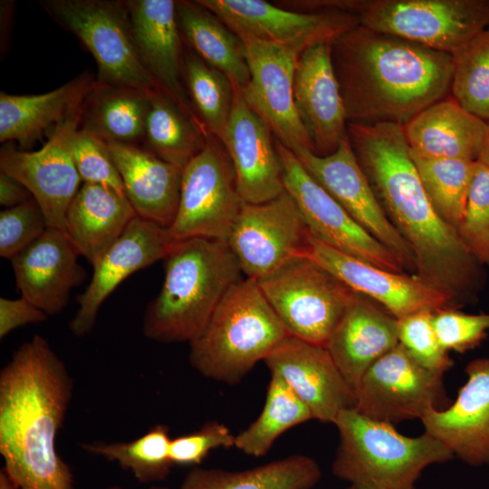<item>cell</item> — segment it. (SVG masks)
Here are the masks:
<instances>
[{
    "mask_svg": "<svg viewBox=\"0 0 489 489\" xmlns=\"http://www.w3.org/2000/svg\"><path fill=\"white\" fill-rule=\"evenodd\" d=\"M347 134L378 200L414 254L416 274L456 307L471 302L484 284L482 264L432 206L403 126L348 122Z\"/></svg>",
    "mask_w": 489,
    "mask_h": 489,
    "instance_id": "1",
    "label": "cell"
},
{
    "mask_svg": "<svg viewBox=\"0 0 489 489\" xmlns=\"http://www.w3.org/2000/svg\"><path fill=\"white\" fill-rule=\"evenodd\" d=\"M73 393L65 363L43 336L22 343L0 371V454L15 489H72L56 450Z\"/></svg>",
    "mask_w": 489,
    "mask_h": 489,
    "instance_id": "2",
    "label": "cell"
},
{
    "mask_svg": "<svg viewBox=\"0 0 489 489\" xmlns=\"http://www.w3.org/2000/svg\"><path fill=\"white\" fill-rule=\"evenodd\" d=\"M348 122L401 126L451 94L446 53L362 25L331 44Z\"/></svg>",
    "mask_w": 489,
    "mask_h": 489,
    "instance_id": "3",
    "label": "cell"
},
{
    "mask_svg": "<svg viewBox=\"0 0 489 489\" xmlns=\"http://www.w3.org/2000/svg\"><path fill=\"white\" fill-rule=\"evenodd\" d=\"M164 262L163 284L145 310L142 331L158 342L190 343L242 271L226 241L211 238L174 241Z\"/></svg>",
    "mask_w": 489,
    "mask_h": 489,
    "instance_id": "4",
    "label": "cell"
},
{
    "mask_svg": "<svg viewBox=\"0 0 489 489\" xmlns=\"http://www.w3.org/2000/svg\"><path fill=\"white\" fill-rule=\"evenodd\" d=\"M333 424L339 446L332 472L355 489H415L427 466L454 457L446 445L427 432L406 436L393 424L355 408L340 412Z\"/></svg>",
    "mask_w": 489,
    "mask_h": 489,
    "instance_id": "5",
    "label": "cell"
},
{
    "mask_svg": "<svg viewBox=\"0 0 489 489\" xmlns=\"http://www.w3.org/2000/svg\"><path fill=\"white\" fill-rule=\"evenodd\" d=\"M288 335L257 282L241 279L189 343V363L207 379L237 384Z\"/></svg>",
    "mask_w": 489,
    "mask_h": 489,
    "instance_id": "6",
    "label": "cell"
},
{
    "mask_svg": "<svg viewBox=\"0 0 489 489\" xmlns=\"http://www.w3.org/2000/svg\"><path fill=\"white\" fill-rule=\"evenodd\" d=\"M40 4L92 54L98 83L147 92L160 89L138 52L125 1L44 0Z\"/></svg>",
    "mask_w": 489,
    "mask_h": 489,
    "instance_id": "7",
    "label": "cell"
},
{
    "mask_svg": "<svg viewBox=\"0 0 489 489\" xmlns=\"http://www.w3.org/2000/svg\"><path fill=\"white\" fill-rule=\"evenodd\" d=\"M360 24L454 53L489 26V0H349Z\"/></svg>",
    "mask_w": 489,
    "mask_h": 489,
    "instance_id": "8",
    "label": "cell"
},
{
    "mask_svg": "<svg viewBox=\"0 0 489 489\" xmlns=\"http://www.w3.org/2000/svg\"><path fill=\"white\" fill-rule=\"evenodd\" d=\"M257 283L290 335L321 346H325L345 309L358 295L302 255Z\"/></svg>",
    "mask_w": 489,
    "mask_h": 489,
    "instance_id": "9",
    "label": "cell"
},
{
    "mask_svg": "<svg viewBox=\"0 0 489 489\" xmlns=\"http://www.w3.org/2000/svg\"><path fill=\"white\" fill-rule=\"evenodd\" d=\"M242 202L230 157L223 143L210 135L182 169L178 207L168 231L174 241H226Z\"/></svg>",
    "mask_w": 489,
    "mask_h": 489,
    "instance_id": "10",
    "label": "cell"
},
{
    "mask_svg": "<svg viewBox=\"0 0 489 489\" xmlns=\"http://www.w3.org/2000/svg\"><path fill=\"white\" fill-rule=\"evenodd\" d=\"M443 375L419 365L398 343L363 375L355 409L389 424L421 420L429 411L443 410L452 404Z\"/></svg>",
    "mask_w": 489,
    "mask_h": 489,
    "instance_id": "11",
    "label": "cell"
},
{
    "mask_svg": "<svg viewBox=\"0 0 489 489\" xmlns=\"http://www.w3.org/2000/svg\"><path fill=\"white\" fill-rule=\"evenodd\" d=\"M308 236L296 203L284 190L264 203L242 202L226 243L242 273L258 282L302 255Z\"/></svg>",
    "mask_w": 489,
    "mask_h": 489,
    "instance_id": "12",
    "label": "cell"
},
{
    "mask_svg": "<svg viewBox=\"0 0 489 489\" xmlns=\"http://www.w3.org/2000/svg\"><path fill=\"white\" fill-rule=\"evenodd\" d=\"M284 189L296 203L309 234L340 252L394 273H404L397 258L365 231L307 172L296 156L274 141Z\"/></svg>",
    "mask_w": 489,
    "mask_h": 489,
    "instance_id": "13",
    "label": "cell"
},
{
    "mask_svg": "<svg viewBox=\"0 0 489 489\" xmlns=\"http://www.w3.org/2000/svg\"><path fill=\"white\" fill-rule=\"evenodd\" d=\"M197 1L239 37L273 43L300 54L314 45L331 44L360 25L356 14L337 9L304 13L263 0Z\"/></svg>",
    "mask_w": 489,
    "mask_h": 489,
    "instance_id": "14",
    "label": "cell"
},
{
    "mask_svg": "<svg viewBox=\"0 0 489 489\" xmlns=\"http://www.w3.org/2000/svg\"><path fill=\"white\" fill-rule=\"evenodd\" d=\"M293 154L346 212L397 258L404 270L416 273L414 254L378 200L348 134L328 156H319L310 149Z\"/></svg>",
    "mask_w": 489,
    "mask_h": 489,
    "instance_id": "15",
    "label": "cell"
},
{
    "mask_svg": "<svg viewBox=\"0 0 489 489\" xmlns=\"http://www.w3.org/2000/svg\"><path fill=\"white\" fill-rule=\"evenodd\" d=\"M244 43L250 79L240 88L248 106L263 120L276 140L295 153L314 152L293 101V75L297 52L250 36Z\"/></svg>",
    "mask_w": 489,
    "mask_h": 489,
    "instance_id": "16",
    "label": "cell"
},
{
    "mask_svg": "<svg viewBox=\"0 0 489 489\" xmlns=\"http://www.w3.org/2000/svg\"><path fill=\"white\" fill-rule=\"evenodd\" d=\"M396 319L422 312L457 308L453 300L416 273H394L340 252L310 234L302 253Z\"/></svg>",
    "mask_w": 489,
    "mask_h": 489,
    "instance_id": "17",
    "label": "cell"
},
{
    "mask_svg": "<svg viewBox=\"0 0 489 489\" xmlns=\"http://www.w3.org/2000/svg\"><path fill=\"white\" fill-rule=\"evenodd\" d=\"M81 113L53 128L48 141L38 150L11 146L0 150V171L15 178L31 193L48 227L65 233L68 207L82 183L68 148L69 131L80 122Z\"/></svg>",
    "mask_w": 489,
    "mask_h": 489,
    "instance_id": "18",
    "label": "cell"
},
{
    "mask_svg": "<svg viewBox=\"0 0 489 489\" xmlns=\"http://www.w3.org/2000/svg\"><path fill=\"white\" fill-rule=\"evenodd\" d=\"M264 363L306 405L313 419L333 424L340 412L356 408V391L324 346L288 335Z\"/></svg>",
    "mask_w": 489,
    "mask_h": 489,
    "instance_id": "19",
    "label": "cell"
},
{
    "mask_svg": "<svg viewBox=\"0 0 489 489\" xmlns=\"http://www.w3.org/2000/svg\"><path fill=\"white\" fill-rule=\"evenodd\" d=\"M173 243L168 228L138 216L134 217L93 266L91 279L78 296L79 308L69 324L72 334H89L101 306L119 284L137 271L164 260Z\"/></svg>",
    "mask_w": 489,
    "mask_h": 489,
    "instance_id": "20",
    "label": "cell"
},
{
    "mask_svg": "<svg viewBox=\"0 0 489 489\" xmlns=\"http://www.w3.org/2000/svg\"><path fill=\"white\" fill-rule=\"evenodd\" d=\"M272 134L248 106L240 87L234 85L233 108L222 143L232 161L243 202L264 203L285 190Z\"/></svg>",
    "mask_w": 489,
    "mask_h": 489,
    "instance_id": "21",
    "label": "cell"
},
{
    "mask_svg": "<svg viewBox=\"0 0 489 489\" xmlns=\"http://www.w3.org/2000/svg\"><path fill=\"white\" fill-rule=\"evenodd\" d=\"M293 101L314 152L328 156L347 135L348 119L331 62V44H318L298 57Z\"/></svg>",
    "mask_w": 489,
    "mask_h": 489,
    "instance_id": "22",
    "label": "cell"
},
{
    "mask_svg": "<svg viewBox=\"0 0 489 489\" xmlns=\"http://www.w3.org/2000/svg\"><path fill=\"white\" fill-rule=\"evenodd\" d=\"M79 255L65 232L47 227L10 260L21 296L47 316L60 313L68 304L72 289L86 279Z\"/></svg>",
    "mask_w": 489,
    "mask_h": 489,
    "instance_id": "23",
    "label": "cell"
},
{
    "mask_svg": "<svg viewBox=\"0 0 489 489\" xmlns=\"http://www.w3.org/2000/svg\"><path fill=\"white\" fill-rule=\"evenodd\" d=\"M138 52L158 86L188 115L196 116L184 83L183 38L176 1H125ZM202 124V123H201Z\"/></svg>",
    "mask_w": 489,
    "mask_h": 489,
    "instance_id": "24",
    "label": "cell"
},
{
    "mask_svg": "<svg viewBox=\"0 0 489 489\" xmlns=\"http://www.w3.org/2000/svg\"><path fill=\"white\" fill-rule=\"evenodd\" d=\"M467 380L455 402L431 410L422 419L425 432L446 445L454 457L473 465H489V359L465 368Z\"/></svg>",
    "mask_w": 489,
    "mask_h": 489,
    "instance_id": "25",
    "label": "cell"
},
{
    "mask_svg": "<svg viewBox=\"0 0 489 489\" xmlns=\"http://www.w3.org/2000/svg\"><path fill=\"white\" fill-rule=\"evenodd\" d=\"M398 319L358 294L347 306L325 348L356 391L368 369L398 344Z\"/></svg>",
    "mask_w": 489,
    "mask_h": 489,
    "instance_id": "26",
    "label": "cell"
},
{
    "mask_svg": "<svg viewBox=\"0 0 489 489\" xmlns=\"http://www.w3.org/2000/svg\"><path fill=\"white\" fill-rule=\"evenodd\" d=\"M107 143L137 216L168 228L178 207L182 168L140 145Z\"/></svg>",
    "mask_w": 489,
    "mask_h": 489,
    "instance_id": "27",
    "label": "cell"
},
{
    "mask_svg": "<svg viewBox=\"0 0 489 489\" xmlns=\"http://www.w3.org/2000/svg\"><path fill=\"white\" fill-rule=\"evenodd\" d=\"M488 122L464 109L450 94L403 126L410 153L429 158L478 160Z\"/></svg>",
    "mask_w": 489,
    "mask_h": 489,
    "instance_id": "28",
    "label": "cell"
},
{
    "mask_svg": "<svg viewBox=\"0 0 489 489\" xmlns=\"http://www.w3.org/2000/svg\"><path fill=\"white\" fill-rule=\"evenodd\" d=\"M97 80L84 72L59 88L37 95L0 93V141L31 145L50 127L79 115Z\"/></svg>",
    "mask_w": 489,
    "mask_h": 489,
    "instance_id": "29",
    "label": "cell"
},
{
    "mask_svg": "<svg viewBox=\"0 0 489 489\" xmlns=\"http://www.w3.org/2000/svg\"><path fill=\"white\" fill-rule=\"evenodd\" d=\"M136 216L126 196L105 186L82 183L66 213V233L93 267Z\"/></svg>",
    "mask_w": 489,
    "mask_h": 489,
    "instance_id": "30",
    "label": "cell"
},
{
    "mask_svg": "<svg viewBox=\"0 0 489 489\" xmlns=\"http://www.w3.org/2000/svg\"><path fill=\"white\" fill-rule=\"evenodd\" d=\"M176 12L183 41L191 51L244 88L250 74L241 38L197 1H176Z\"/></svg>",
    "mask_w": 489,
    "mask_h": 489,
    "instance_id": "31",
    "label": "cell"
},
{
    "mask_svg": "<svg viewBox=\"0 0 489 489\" xmlns=\"http://www.w3.org/2000/svg\"><path fill=\"white\" fill-rule=\"evenodd\" d=\"M150 93L96 82L82 109L80 126L106 142H143Z\"/></svg>",
    "mask_w": 489,
    "mask_h": 489,
    "instance_id": "32",
    "label": "cell"
},
{
    "mask_svg": "<svg viewBox=\"0 0 489 489\" xmlns=\"http://www.w3.org/2000/svg\"><path fill=\"white\" fill-rule=\"evenodd\" d=\"M209 134L161 88L150 93L143 143L161 159L184 168L206 146Z\"/></svg>",
    "mask_w": 489,
    "mask_h": 489,
    "instance_id": "33",
    "label": "cell"
},
{
    "mask_svg": "<svg viewBox=\"0 0 489 489\" xmlns=\"http://www.w3.org/2000/svg\"><path fill=\"white\" fill-rule=\"evenodd\" d=\"M321 475L315 460L294 455L244 471L195 468L180 489H312Z\"/></svg>",
    "mask_w": 489,
    "mask_h": 489,
    "instance_id": "34",
    "label": "cell"
},
{
    "mask_svg": "<svg viewBox=\"0 0 489 489\" xmlns=\"http://www.w3.org/2000/svg\"><path fill=\"white\" fill-rule=\"evenodd\" d=\"M313 419L306 405L276 374H271L264 408L259 417L235 436V447L261 457L286 430Z\"/></svg>",
    "mask_w": 489,
    "mask_h": 489,
    "instance_id": "35",
    "label": "cell"
},
{
    "mask_svg": "<svg viewBox=\"0 0 489 489\" xmlns=\"http://www.w3.org/2000/svg\"><path fill=\"white\" fill-rule=\"evenodd\" d=\"M184 83L194 112L207 133L221 142L234 101V84L192 51L185 53Z\"/></svg>",
    "mask_w": 489,
    "mask_h": 489,
    "instance_id": "36",
    "label": "cell"
},
{
    "mask_svg": "<svg viewBox=\"0 0 489 489\" xmlns=\"http://www.w3.org/2000/svg\"><path fill=\"white\" fill-rule=\"evenodd\" d=\"M411 157L435 211L457 232L465 210L475 161L429 158L412 154Z\"/></svg>",
    "mask_w": 489,
    "mask_h": 489,
    "instance_id": "37",
    "label": "cell"
},
{
    "mask_svg": "<svg viewBox=\"0 0 489 489\" xmlns=\"http://www.w3.org/2000/svg\"><path fill=\"white\" fill-rule=\"evenodd\" d=\"M171 439L167 426L156 425L131 441L84 443L82 448L116 462L139 482L149 483L164 479L174 465L170 458Z\"/></svg>",
    "mask_w": 489,
    "mask_h": 489,
    "instance_id": "38",
    "label": "cell"
},
{
    "mask_svg": "<svg viewBox=\"0 0 489 489\" xmlns=\"http://www.w3.org/2000/svg\"><path fill=\"white\" fill-rule=\"evenodd\" d=\"M451 55V95L464 109L489 122V26Z\"/></svg>",
    "mask_w": 489,
    "mask_h": 489,
    "instance_id": "39",
    "label": "cell"
},
{
    "mask_svg": "<svg viewBox=\"0 0 489 489\" xmlns=\"http://www.w3.org/2000/svg\"><path fill=\"white\" fill-rule=\"evenodd\" d=\"M457 234L468 252L489 266V167L475 161L465 210Z\"/></svg>",
    "mask_w": 489,
    "mask_h": 489,
    "instance_id": "40",
    "label": "cell"
},
{
    "mask_svg": "<svg viewBox=\"0 0 489 489\" xmlns=\"http://www.w3.org/2000/svg\"><path fill=\"white\" fill-rule=\"evenodd\" d=\"M68 148L82 183L105 186L125 196L106 141L82 128L78 122L69 131Z\"/></svg>",
    "mask_w": 489,
    "mask_h": 489,
    "instance_id": "41",
    "label": "cell"
},
{
    "mask_svg": "<svg viewBox=\"0 0 489 489\" xmlns=\"http://www.w3.org/2000/svg\"><path fill=\"white\" fill-rule=\"evenodd\" d=\"M433 316V312L422 311L398 320V343L419 365L444 374L453 360L437 339Z\"/></svg>",
    "mask_w": 489,
    "mask_h": 489,
    "instance_id": "42",
    "label": "cell"
},
{
    "mask_svg": "<svg viewBox=\"0 0 489 489\" xmlns=\"http://www.w3.org/2000/svg\"><path fill=\"white\" fill-rule=\"evenodd\" d=\"M46 218L32 197L0 213V255L11 260L47 229Z\"/></svg>",
    "mask_w": 489,
    "mask_h": 489,
    "instance_id": "43",
    "label": "cell"
},
{
    "mask_svg": "<svg viewBox=\"0 0 489 489\" xmlns=\"http://www.w3.org/2000/svg\"><path fill=\"white\" fill-rule=\"evenodd\" d=\"M433 323L437 339L447 352H465L485 339L489 313L468 314L457 308H446L434 312Z\"/></svg>",
    "mask_w": 489,
    "mask_h": 489,
    "instance_id": "44",
    "label": "cell"
},
{
    "mask_svg": "<svg viewBox=\"0 0 489 489\" xmlns=\"http://www.w3.org/2000/svg\"><path fill=\"white\" fill-rule=\"evenodd\" d=\"M235 440L226 426L211 421L196 432L172 438L170 458L173 464L197 465L211 450L235 446Z\"/></svg>",
    "mask_w": 489,
    "mask_h": 489,
    "instance_id": "45",
    "label": "cell"
},
{
    "mask_svg": "<svg viewBox=\"0 0 489 489\" xmlns=\"http://www.w3.org/2000/svg\"><path fill=\"white\" fill-rule=\"evenodd\" d=\"M48 316L27 299L0 298V339H4L14 330L27 324H36L46 321Z\"/></svg>",
    "mask_w": 489,
    "mask_h": 489,
    "instance_id": "46",
    "label": "cell"
},
{
    "mask_svg": "<svg viewBox=\"0 0 489 489\" xmlns=\"http://www.w3.org/2000/svg\"><path fill=\"white\" fill-rule=\"evenodd\" d=\"M31 193L15 178L0 171V205L10 208L32 198Z\"/></svg>",
    "mask_w": 489,
    "mask_h": 489,
    "instance_id": "47",
    "label": "cell"
},
{
    "mask_svg": "<svg viewBox=\"0 0 489 489\" xmlns=\"http://www.w3.org/2000/svg\"><path fill=\"white\" fill-rule=\"evenodd\" d=\"M478 160L489 167V122Z\"/></svg>",
    "mask_w": 489,
    "mask_h": 489,
    "instance_id": "48",
    "label": "cell"
},
{
    "mask_svg": "<svg viewBox=\"0 0 489 489\" xmlns=\"http://www.w3.org/2000/svg\"><path fill=\"white\" fill-rule=\"evenodd\" d=\"M0 489H15L3 470L0 472Z\"/></svg>",
    "mask_w": 489,
    "mask_h": 489,
    "instance_id": "49",
    "label": "cell"
},
{
    "mask_svg": "<svg viewBox=\"0 0 489 489\" xmlns=\"http://www.w3.org/2000/svg\"><path fill=\"white\" fill-rule=\"evenodd\" d=\"M110 489H121V488H120V487H111ZM154 489H164V488H154Z\"/></svg>",
    "mask_w": 489,
    "mask_h": 489,
    "instance_id": "50",
    "label": "cell"
},
{
    "mask_svg": "<svg viewBox=\"0 0 489 489\" xmlns=\"http://www.w3.org/2000/svg\"><path fill=\"white\" fill-rule=\"evenodd\" d=\"M347 489H355V488L350 485V487L347 488Z\"/></svg>",
    "mask_w": 489,
    "mask_h": 489,
    "instance_id": "51",
    "label": "cell"
}]
</instances>
